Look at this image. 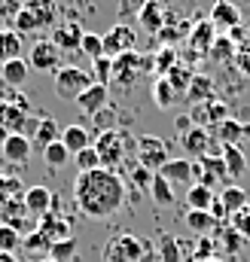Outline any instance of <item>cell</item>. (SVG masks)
I'll use <instances>...</instances> for the list:
<instances>
[{
	"label": "cell",
	"mask_w": 250,
	"mask_h": 262,
	"mask_svg": "<svg viewBox=\"0 0 250 262\" xmlns=\"http://www.w3.org/2000/svg\"><path fill=\"white\" fill-rule=\"evenodd\" d=\"M232 229H235L244 241H250V204L247 207H241V210L232 216Z\"/></svg>",
	"instance_id": "cell-47"
},
{
	"label": "cell",
	"mask_w": 250,
	"mask_h": 262,
	"mask_svg": "<svg viewBox=\"0 0 250 262\" xmlns=\"http://www.w3.org/2000/svg\"><path fill=\"white\" fill-rule=\"evenodd\" d=\"M70 159H73V156L67 152V146H64L61 140L43 149V162H46L49 168H61V165H67V162H70Z\"/></svg>",
	"instance_id": "cell-39"
},
{
	"label": "cell",
	"mask_w": 250,
	"mask_h": 262,
	"mask_svg": "<svg viewBox=\"0 0 250 262\" xmlns=\"http://www.w3.org/2000/svg\"><path fill=\"white\" fill-rule=\"evenodd\" d=\"M177 128H180V134H186V131L192 128V119H189V116H180V119H177Z\"/></svg>",
	"instance_id": "cell-55"
},
{
	"label": "cell",
	"mask_w": 250,
	"mask_h": 262,
	"mask_svg": "<svg viewBox=\"0 0 250 262\" xmlns=\"http://www.w3.org/2000/svg\"><path fill=\"white\" fill-rule=\"evenodd\" d=\"M55 204V195L46 189V186H31L25 189V207H28V216L31 220H43Z\"/></svg>",
	"instance_id": "cell-13"
},
{
	"label": "cell",
	"mask_w": 250,
	"mask_h": 262,
	"mask_svg": "<svg viewBox=\"0 0 250 262\" xmlns=\"http://www.w3.org/2000/svg\"><path fill=\"white\" fill-rule=\"evenodd\" d=\"M150 256V244L137 235H116L104 247V262H143Z\"/></svg>",
	"instance_id": "cell-4"
},
{
	"label": "cell",
	"mask_w": 250,
	"mask_h": 262,
	"mask_svg": "<svg viewBox=\"0 0 250 262\" xmlns=\"http://www.w3.org/2000/svg\"><path fill=\"white\" fill-rule=\"evenodd\" d=\"M220 201H223V207H226V213H229V220L241 210V207H247L250 201H247V192L241 189V186H226L223 192H220Z\"/></svg>",
	"instance_id": "cell-29"
},
{
	"label": "cell",
	"mask_w": 250,
	"mask_h": 262,
	"mask_svg": "<svg viewBox=\"0 0 250 262\" xmlns=\"http://www.w3.org/2000/svg\"><path fill=\"white\" fill-rule=\"evenodd\" d=\"M49 247H52V244H49L40 232H31V235L22 241V250H28V253H49Z\"/></svg>",
	"instance_id": "cell-46"
},
{
	"label": "cell",
	"mask_w": 250,
	"mask_h": 262,
	"mask_svg": "<svg viewBox=\"0 0 250 262\" xmlns=\"http://www.w3.org/2000/svg\"><path fill=\"white\" fill-rule=\"evenodd\" d=\"M204 262H223V259H217V256H214V259H204Z\"/></svg>",
	"instance_id": "cell-58"
},
{
	"label": "cell",
	"mask_w": 250,
	"mask_h": 262,
	"mask_svg": "<svg viewBox=\"0 0 250 262\" xmlns=\"http://www.w3.org/2000/svg\"><path fill=\"white\" fill-rule=\"evenodd\" d=\"M6 137H9V131H6L3 125H0V146H3V140H6Z\"/></svg>",
	"instance_id": "cell-57"
},
{
	"label": "cell",
	"mask_w": 250,
	"mask_h": 262,
	"mask_svg": "<svg viewBox=\"0 0 250 262\" xmlns=\"http://www.w3.org/2000/svg\"><path fill=\"white\" fill-rule=\"evenodd\" d=\"M79 52H82V55H89L92 61H95V58H101V55H104L101 34H86V37H82V46H79Z\"/></svg>",
	"instance_id": "cell-45"
},
{
	"label": "cell",
	"mask_w": 250,
	"mask_h": 262,
	"mask_svg": "<svg viewBox=\"0 0 250 262\" xmlns=\"http://www.w3.org/2000/svg\"><path fill=\"white\" fill-rule=\"evenodd\" d=\"M211 98H214V79L207 73H195L192 82H189V89H186V101L201 104V101H211Z\"/></svg>",
	"instance_id": "cell-25"
},
{
	"label": "cell",
	"mask_w": 250,
	"mask_h": 262,
	"mask_svg": "<svg viewBox=\"0 0 250 262\" xmlns=\"http://www.w3.org/2000/svg\"><path fill=\"white\" fill-rule=\"evenodd\" d=\"M101 43H104V55L107 58H119L122 52H131L137 46V34L131 25H113L107 34H101Z\"/></svg>",
	"instance_id": "cell-8"
},
{
	"label": "cell",
	"mask_w": 250,
	"mask_h": 262,
	"mask_svg": "<svg viewBox=\"0 0 250 262\" xmlns=\"http://www.w3.org/2000/svg\"><path fill=\"white\" fill-rule=\"evenodd\" d=\"M143 3H147V0H119V15H125V18H128V15H137V12L143 9Z\"/></svg>",
	"instance_id": "cell-53"
},
{
	"label": "cell",
	"mask_w": 250,
	"mask_h": 262,
	"mask_svg": "<svg viewBox=\"0 0 250 262\" xmlns=\"http://www.w3.org/2000/svg\"><path fill=\"white\" fill-rule=\"evenodd\" d=\"M177 64H180V52L171 49V46H162V49L153 55V70H156V76H168L171 67H177Z\"/></svg>",
	"instance_id": "cell-34"
},
{
	"label": "cell",
	"mask_w": 250,
	"mask_h": 262,
	"mask_svg": "<svg viewBox=\"0 0 250 262\" xmlns=\"http://www.w3.org/2000/svg\"><path fill=\"white\" fill-rule=\"evenodd\" d=\"M147 70H153V58L140 55V52H122L119 58H113V79L110 85H119V89H131L137 82V76H143Z\"/></svg>",
	"instance_id": "cell-3"
},
{
	"label": "cell",
	"mask_w": 250,
	"mask_h": 262,
	"mask_svg": "<svg viewBox=\"0 0 250 262\" xmlns=\"http://www.w3.org/2000/svg\"><path fill=\"white\" fill-rule=\"evenodd\" d=\"M207 21L217 31H235V28H241V12H238V6L232 0H214Z\"/></svg>",
	"instance_id": "cell-10"
},
{
	"label": "cell",
	"mask_w": 250,
	"mask_h": 262,
	"mask_svg": "<svg viewBox=\"0 0 250 262\" xmlns=\"http://www.w3.org/2000/svg\"><path fill=\"white\" fill-rule=\"evenodd\" d=\"M73 204L89 220H107L125 204V183L116 171L98 168L76 174L73 180Z\"/></svg>",
	"instance_id": "cell-1"
},
{
	"label": "cell",
	"mask_w": 250,
	"mask_h": 262,
	"mask_svg": "<svg viewBox=\"0 0 250 262\" xmlns=\"http://www.w3.org/2000/svg\"><path fill=\"white\" fill-rule=\"evenodd\" d=\"M180 143H183V149H186L189 156H195V159H201V156H207V149H211V131L198 128V125H192L186 134H180Z\"/></svg>",
	"instance_id": "cell-20"
},
{
	"label": "cell",
	"mask_w": 250,
	"mask_h": 262,
	"mask_svg": "<svg viewBox=\"0 0 250 262\" xmlns=\"http://www.w3.org/2000/svg\"><path fill=\"white\" fill-rule=\"evenodd\" d=\"M0 31H3V15H0Z\"/></svg>",
	"instance_id": "cell-60"
},
{
	"label": "cell",
	"mask_w": 250,
	"mask_h": 262,
	"mask_svg": "<svg viewBox=\"0 0 250 262\" xmlns=\"http://www.w3.org/2000/svg\"><path fill=\"white\" fill-rule=\"evenodd\" d=\"M82 37H86V31H82L76 21H64V25H58V28L52 31V43H55L61 52H79Z\"/></svg>",
	"instance_id": "cell-14"
},
{
	"label": "cell",
	"mask_w": 250,
	"mask_h": 262,
	"mask_svg": "<svg viewBox=\"0 0 250 262\" xmlns=\"http://www.w3.org/2000/svg\"><path fill=\"white\" fill-rule=\"evenodd\" d=\"M28 61L25 58H15V61H6V64H0V79L6 82V85H12V89H18L25 79H28Z\"/></svg>",
	"instance_id": "cell-27"
},
{
	"label": "cell",
	"mask_w": 250,
	"mask_h": 262,
	"mask_svg": "<svg viewBox=\"0 0 250 262\" xmlns=\"http://www.w3.org/2000/svg\"><path fill=\"white\" fill-rule=\"evenodd\" d=\"M186 229H192V232H198V235H207V232H214L220 223L211 216V210H189L186 213Z\"/></svg>",
	"instance_id": "cell-36"
},
{
	"label": "cell",
	"mask_w": 250,
	"mask_h": 262,
	"mask_svg": "<svg viewBox=\"0 0 250 262\" xmlns=\"http://www.w3.org/2000/svg\"><path fill=\"white\" fill-rule=\"evenodd\" d=\"M92 146H95V152H98V159H101V168L116 171V168L122 165L125 152H128L125 146H131V134H128V131H119V128L101 131Z\"/></svg>",
	"instance_id": "cell-2"
},
{
	"label": "cell",
	"mask_w": 250,
	"mask_h": 262,
	"mask_svg": "<svg viewBox=\"0 0 250 262\" xmlns=\"http://www.w3.org/2000/svg\"><path fill=\"white\" fill-rule=\"evenodd\" d=\"M214 189H207V186H198V183H192L186 189V204L189 210H211V204H214Z\"/></svg>",
	"instance_id": "cell-35"
},
{
	"label": "cell",
	"mask_w": 250,
	"mask_h": 262,
	"mask_svg": "<svg viewBox=\"0 0 250 262\" xmlns=\"http://www.w3.org/2000/svg\"><path fill=\"white\" fill-rule=\"evenodd\" d=\"M92 76H95V82H98V85H110V79H113V58H107V55L95 58Z\"/></svg>",
	"instance_id": "cell-44"
},
{
	"label": "cell",
	"mask_w": 250,
	"mask_h": 262,
	"mask_svg": "<svg viewBox=\"0 0 250 262\" xmlns=\"http://www.w3.org/2000/svg\"><path fill=\"white\" fill-rule=\"evenodd\" d=\"M223 165H226V177H241L247 171V159L241 146H223Z\"/></svg>",
	"instance_id": "cell-31"
},
{
	"label": "cell",
	"mask_w": 250,
	"mask_h": 262,
	"mask_svg": "<svg viewBox=\"0 0 250 262\" xmlns=\"http://www.w3.org/2000/svg\"><path fill=\"white\" fill-rule=\"evenodd\" d=\"M217 229H220V238H217L214 244H217L223 253H238V250L244 247V238H241V235L232 229V223H220Z\"/></svg>",
	"instance_id": "cell-32"
},
{
	"label": "cell",
	"mask_w": 250,
	"mask_h": 262,
	"mask_svg": "<svg viewBox=\"0 0 250 262\" xmlns=\"http://www.w3.org/2000/svg\"><path fill=\"white\" fill-rule=\"evenodd\" d=\"M159 256L162 262H183L180 259V244L171 235H159Z\"/></svg>",
	"instance_id": "cell-43"
},
{
	"label": "cell",
	"mask_w": 250,
	"mask_h": 262,
	"mask_svg": "<svg viewBox=\"0 0 250 262\" xmlns=\"http://www.w3.org/2000/svg\"><path fill=\"white\" fill-rule=\"evenodd\" d=\"M235 61H238V67H241L244 73H250V49H241V52L235 55Z\"/></svg>",
	"instance_id": "cell-54"
},
{
	"label": "cell",
	"mask_w": 250,
	"mask_h": 262,
	"mask_svg": "<svg viewBox=\"0 0 250 262\" xmlns=\"http://www.w3.org/2000/svg\"><path fill=\"white\" fill-rule=\"evenodd\" d=\"M73 162H76V171H79V174H86V171H98V168H101V159H98L95 146L79 149V152L73 156Z\"/></svg>",
	"instance_id": "cell-40"
},
{
	"label": "cell",
	"mask_w": 250,
	"mask_h": 262,
	"mask_svg": "<svg viewBox=\"0 0 250 262\" xmlns=\"http://www.w3.org/2000/svg\"><path fill=\"white\" fill-rule=\"evenodd\" d=\"M131 183H134V189H140V192H150V183H153V174H150L147 168H140V165H134V168H131Z\"/></svg>",
	"instance_id": "cell-50"
},
{
	"label": "cell",
	"mask_w": 250,
	"mask_h": 262,
	"mask_svg": "<svg viewBox=\"0 0 250 262\" xmlns=\"http://www.w3.org/2000/svg\"><path fill=\"white\" fill-rule=\"evenodd\" d=\"M22 235L12 229V226H3L0 223V253H15V250H22Z\"/></svg>",
	"instance_id": "cell-41"
},
{
	"label": "cell",
	"mask_w": 250,
	"mask_h": 262,
	"mask_svg": "<svg viewBox=\"0 0 250 262\" xmlns=\"http://www.w3.org/2000/svg\"><path fill=\"white\" fill-rule=\"evenodd\" d=\"M177 98H180V95L171 89V82H168L165 76H159V79L153 82V101H156L159 110H171V107L177 104Z\"/></svg>",
	"instance_id": "cell-30"
},
{
	"label": "cell",
	"mask_w": 250,
	"mask_h": 262,
	"mask_svg": "<svg viewBox=\"0 0 250 262\" xmlns=\"http://www.w3.org/2000/svg\"><path fill=\"white\" fill-rule=\"evenodd\" d=\"M214 238H207V235H201L198 238V247H195V253H192V262H204V259H214Z\"/></svg>",
	"instance_id": "cell-48"
},
{
	"label": "cell",
	"mask_w": 250,
	"mask_h": 262,
	"mask_svg": "<svg viewBox=\"0 0 250 262\" xmlns=\"http://www.w3.org/2000/svg\"><path fill=\"white\" fill-rule=\"evenodd\" d=\"M95 85V76L89 73V70H82V67L70 64V67H61L58 73H55V92H58V98L64 101H76L86 89H92Z\"/></svg>",
	"instance_id": "cell-5"
},
{
	"label": "cell",
	"mask_w": 250,
	"mask_h": 262,
	"mask_svg": "<svg viewBox=\"0 0 250 262\" xmlns=\"http://www.w3.org/2000/svg\"><path fill=\"white\" fill-rule=\"evenodd\" d=\"M15 58H22V34L3 28L0 31V64L15 61Z\"/></svg>",
	"instance_id": "cell-26"
},
{
	"label": "cell",
	"mask_w": 250,
	"mask_h": 262,
	"mask_svg": "<svg viewBox=\"0 0 250 262\" xmlns=\"http://www.w3.org/2000/svg\"><path fill=\"white\" fill-rule=\"evenodd\" d=\"M37 232L49 241V244H58V241H67V238H73L70 235V223L64 220V216H55L52 210L37 223Z\"/></svg>",
	"instance_id": "cell-15"
},
{
	"label": "cell",
	"mask_w": 250,
	"mask_h": 262,
	"mask_svg": "<svg viewBox=\"0 0 250 262\" xmlns=\"http://www.w3.org/2000/svg\"><path fill=\"white\" fill-rule=\"evenodd\" d=\"M25 9L34 15L37 28H52V21H55V15H58L55 0H28V3H25Z\"/></svg>",
	"instance_id": "cell-24"
},
{
	"label": "cell",
	"mask_w": 250,
	"mask_h": 262,
	"mask_svg": "<svg viewBox=\"0 0 250 262\" xmlns=\"http://www.w3.org/2000/svg\"><path fill=\"white\" fill-rule=\"evenodd\" d=\"M235 52H238V46H235L229 37H217V40H214V46H211V52H207V58H211V61H217V64H223V61L235 58Z\"/></svg>",
	"instance_id": "cell-38"
},
{
	"label": "cell",
	"mask_w": 250,
	"mask_h": 262,
	"mask_svg": "<svg viewBox=\"0 0 250 262\" xmlns=\"http://www.w3.org/2000/svg\"><path fill=\"white\" fill-rule=\"evenodd\" d=\"M189 119H192V125H198V128L217 131L223 122H226V119H229V113H226V104H223V101L211 98V101L192 104V113H189Z\"/></svg>",
	"instance_id": "cell-7"
},
{
	"label": "cell",
	"mask_w": 250,
	"mask_h": 262,
	"mask_svg": "<svg viewBox=\"0 0 250 262\" xmlns=\"http://www.w3.org/2000/svg\"><path fill=\"white\" fill-rule=\"evenodd\" d=\"M25 3H28V0H0V15H3V18H15V15L25 9Z\"/></svg>",
	"instance_id": "cell-52"
},
{
	"label": "cell",
	"mask_w": 250,
	"mask_h": 262,
	"mask_svg": "<svg viewBox=\"0 0 250 262\" xmlns=\"http://www.w3.org/2000/svg\"><path fill=\"white\" fill-rule=\"evenodd\" d=\"M214 40H217V28L207 18H195L192 21V31H189V37H186L192 55H207L211 46H214Z\"/></svg>",
	"instance_id": "cell-11"
},
{
	"label": "cell",
	"mask_w": 250,
	"mask_h": 262,
	"mask_svg": "<svg viewBox=\"0 0 250 262\" xmlns=\"http://www.w3.org/2000/svg\"><path fill=\"white\" fill-rule=\"evenodd\" d=\"M58 140H61V125H58L55 119L43 116V119H40V125H37V134L31 137V149L43 152L46 146H52V143H58Z\"/></svg>",
	"instance_id": "cell-19"
},
{
	"label": "cell",
	"mask_w": 250,
	"mask_h": 262,
	"mask_svg": "<svg viewBox=\"0 0 250 262\" xmlns=\"http://www.w3.org/2000/svg\"><path fill=\"white\" fill-rule=\"evenodd\" d=\"M92 119H95V125H98V134H101V131H113V122H116V113H113V107L107 104V107H104V110H101L98 116H92Z\"/></svg>",
	"instance_id": "cell-51"
},
{
	"label": "cell",
	"mask_w": 250,
	"mask_h": 262,
	"mask_svg": "<svg viewBox=\"0 0 250 262\" xmlns=\"http://www.w3.org/2000/svg\"><path fill=\"white\" fill-rule=\"evenodd\" d=\"M214 134H217V143L220 146H238L244 137H250V125H244V122H238V119L229 116Z\"/></svg>",
	"instance_id": "cell-21"
},
{
	"label": "cell",
	"mask_w": 250,
	"mask_h": 262,
	"mask_svg": "<svg viewBox=\"0 0 250 262\" xmlns=\"http://www.w3.org/2000/svg\"><path fill=\"white\" fill-rule=\"evenodd\" d=\"M0 152H3V159L6 162H12V165H25L28 159H31V140L25 137V134H9L6 140H3V146H0Z\"/></svg>",
	"instance_id": "cell-16"
},
{
	"label": "cell",
	"mask_w": 250,
	"mask_h": 262,
	"mask_svg": "<svg viewBox=\"0 0 250 262\" xmlns=\"http://www.w3.org/2000/svg\"><path fill=\"white\" fill-rule=\"evenodd\" d=\"M150 195L156 204H162V207H171L177 198H174V186L162 177V174H153V183H150Z\"/></svg>",
	"instance_id": "cell-33"
},
{
	"label": "cell",
	"mask_w": 250,
	"mask_h": 262,
	"mask_svg": "<svg viewBox=\"0 0 250 262\" xmlns=\"http://www.w3.org/2000/svg\"><path fill=\"white\" fill-rule=\"evenodd\" d=\"M159 174H162L171 186H192V162H189V159H171Z\"/></svg>",
	"instance_id": "cell-22"
},
{
	"label": "cell",
	"mask_w": 250,
	"mask_h": 262,
	"mask_svg": "<svg viewBox=\"0 0 250 262\" xmlns=\"http://www.w3.org/2000/svg\"><path fill=\"white\" fill-rule=\"evenodd\" d=\"M137 21H140V28H147V31L159 34V31L168 25L165 3H162V0H147V3H143V9L137 12Z\"/></svg>",
	"instance_id": "cell-17"
},
{
	"label": "cell",
	"mask_w": 250,
	"mask_h": 262,
	"mask_svg": "<svg viewBox=\"0 0 250 262\" xmlns=\"http://www.w3.org/2000/svg\"><path fill=\"white\" fill-rule=\"evenodd\" d=\"M189 31H192V21H186V18H174V21H168L156 37H159L162 46H171V49H174L180 40H186L189 37Z\"/></svg>",
	"instance_id": "cell-23"
},
{
	"label": "cell",
	"mask_w": 250,
	"mask_h": 262,
	"mask_svg": "<svg viewBox=\"0 0 250 262\" xmlns=\"http://www.w3.org/2000/svg\"><path fill=\"white\" fill-rule=\"evenodd\" d=\"M192 76H195V70L180 61L177 67H171V73H168L165 79L171 82V89H174L177 95H186V89H189V82H192Z\"/></svg>",
	"instance_id": "cell-37"
},
{
	"label": "cell",
	"mask_w": 250,
	"mask_h": 262,
	"mask_svg": "<svg viewBox=\"0 0 250 262\" xmlns=\"http://www.w3.org/2000/svg\"><path fill=\"white\" fill-rule=\"evenodd\" d=\"M40 262H55V259H49V256H46V259H40Z\"/></svg>",
	"instance_id": "cell-59"
},
{
	"label": "cell",
	"mask_w": 250,
	"mask_h": 262,
	"mask_svg": "<svg viewBox=\"0 0 250 262\" xmlns=\"http://www.w3.org/2000/svg\"><path fill=\"white\" fill-rule=\"evenodd\" d=\"M12 28H15V34H28V31H40L37 28V21H34V15L28 12V9H22L15 18H12Z\"/></svg>",
	"instance_id": "cell-49"
},
{
	"label": "cell",
	"mask_w": 250,
	"mask_h": 262,
	"mask_svg": "<svg viewBox=\"0 0 250 262\" xmlns=\"http://www.w3.org/2000/svg\"><path fill=\"white\" fill-rule=\"evenodd\" d=\"M49 259L55 262H70L76 259V238H67V241H58L49 247Z\"/></svg>",
	"instance_id": "cell-42"
},
{
	"label": "cell",
	"mask_w": 250,
	"mask_h": 262,
	"mask_svg": "<svg viewBox=\"0 0 250 262\" xmlns=\"http://www.w3.org/2000/svg\"><path fill=\"white\" fill-rule=\"evenodd\" d=\"M28 67L43 70V73H49V70L58 73L61 70V49L52 40H37L31 46V52H28Z\"/></svg>",
	"instance_id": "cell-9"
},
{
	"label": "cell",
	"mask_w": 250,
	"mask_h": 262,
	"mask_svg": "<svg viewBox=\"0 0 250 262\" xmlns=\"http://www.w3.org/2000/svg\"><path fill=\"white\" fill-rule=\"evenodd\" d=\"M168 162H171V156H168V143L162 137H140L137 140V165L140 168H147L150 174H159Z\"/></svg>",
	"instance_id": "cell-6"
},
{
	"label": "cell",
	"mask_w": 250,
	"mask_h": 262,
	"mask_svg": "<svg viewBox=\"0 0 250 262\" xmlns=\"http://www.w3.org/2000/svg\"><path fill=\"white\" fill-rule=\"evenodd\" d=\"M73 104H76V110H79L82 116H89V119H92V116H98V113L110 104L107 85H98V82H95V85H92V89H86V92H82Z\"/></svg>",
	"instance_id": "cell-12"
},
{
	"label": "cell",
	"mask_w": 250,
	"mask_h": 262,
	"mask_svg": "<svg viewBox=\"0 0 250 262\" xmlns=\"http://www.w3.org/2000/svg\"><path fill=\"white\" fill-rule=\"evenodd\" d=\"M0 262H22L15 253H0Z\"/></svg>",
	"instance_id": "cell-56"
},
{
	"label": "cell",
	"mask_w": 250,
	"mask_h": 262,
	"mask_svg": "<svg viewBox=\"0 0 250 262\" xmlns=\"http://www.w3.org/2000/svg\"><path fill=\"white\" fill-rule=\"evenodd\" d=\"M61 143L67 146L70 156H76L79 149L92 146V143H89V131L82 128V125H67V128H61Z\"/></svg>",
	"instance_id": "cell-28"
},
{
	"label": "cell",
	"mask_w": 250,
	"mask_h": 262,
	"mask_svg": "<svg viewBox=\"0 0 250 262\" xmlns=\"http://www.w3.org/2000/svg\"><path fill=\"white\" fill-rule=\"evenodd\" d=\"M201 165V177H198V186H207L214 189L223 177H226V165H223V156H201L195 159Z\"/></svg>",
	"instance_id": "cell-18"
}]
</instances>
